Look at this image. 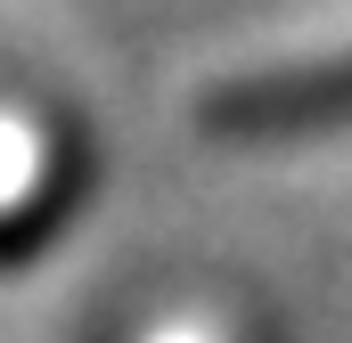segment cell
<instances>
[{
	"label": "cell",
	"mask_w": 352,
	"mask_h": 343,
	"mask_svg": "<svg viewBox=\"0 0 352 343\" xmlns=\"http://www.w3.org/2000/svg\"><path fill=\"white\" fill-rule=\"evenodd\" d=\"M197 131L230 147H278V139H320L352 131V49L320 66H278V74H238L197 98Z\"/></svg>",
	"instance_id": "obj_1"
}]
</instances>
